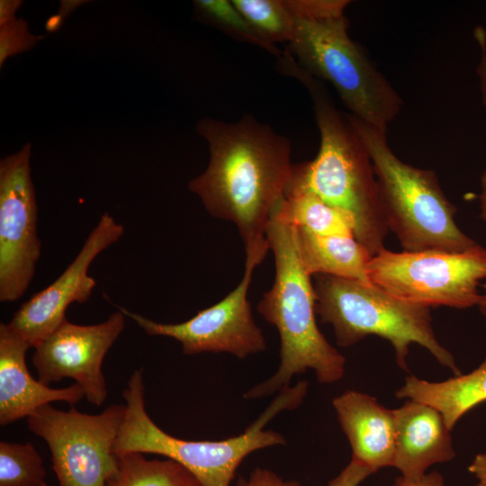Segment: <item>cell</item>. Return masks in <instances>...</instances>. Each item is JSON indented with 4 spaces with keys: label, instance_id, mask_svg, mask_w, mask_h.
<instances>
[{
    "label": "cell",
    "instance_id": "obj_16",
    "mask_svg": "<svg viewBox=\"0 0 486 486\" xmlns=\"http://www.w3.org/2000/svg\"><path fill=\"white\" fill-rule=\"evenodd\" d=\"M332 405L350 444L352 459L374 472L393 467L396 441L393 410L355 390L335 397Z\"/></svg>",
    "mask_w": 486,
    "mask_h": 486
},
{
    "label": "cell",
    "instance_id": "obj_5",
    "mask_svg": "<svg viewBox=\"0 0 486 486\" xmlns=\"http://www.w3.org/2000/svg\"><path fill=\"white\" fill-rule=\"evenodd\" d=\"M371 158L389 230L405 251H465L478 245L455 222V206L445 195L433 170L401 161L386 133L345 113Z\"/></svg>",
    "mask_w": 486,
    "mask_h": 486
},
{
    "label": "cell",
    "instance_id": "obj_3",
    "mask_svg": "<svg viewBox=\"0 0 486 486\" xmlns=\"http://www.w3.org/2000/svg\"><path fill=\"white\" fill-rule=\"evenodd\" d=\"M269 249L274 253L275 277L272 288L258 303L257 310L280 336V364L268 380L243 395L258 399L289 386L295 374L310 369L320 383H333L345 374L346 358L326 339L316 322V294L311 275L300 256L296 227L277 211L266 227Z\"/></svg>",
    "mask_w": 486,
    "mask_h": 486
},
{
    "label": "cell",
    "instance_id": "obj_22",
    "mask_svg": "<svg viewBox=\"0 0 486 486\" xmlns=\"http://www.w3.org/2000/svg\"><path fill=\"white\" fill-rule=\"evenodd\" d=\"M248 22L268 41L289 44L294 17L284 0H231Z\"/></svg>",
    "mask_w": 486,
    "mask_h": 486
},
{
    "label": "cell",
    "instance_id": "obj_13",
    "mask_svg": "<svg viewBox=\"0 0 486 486\" xmlns=\"http://www.w3.org/2000/svg\"><path fill=\"white\" fill-rule=\"evenodd\" d=\"M123 233L122 224L108 212L103 213L74 260L53 283L20 306L6 323L9 328L30 347L38 346L66 320V310L72 302L83 303L89 299L96 284L88 274L89 266Z\"/></svg>",
    "mask_w": 486,
    "mask_h": 486
},
{
    "label": "cell",
    "instance_id": "obj_14",
    "mask_svg": "<svg viewBox=\"0 0 486 486\" xmlns=\"http://www.w3.org/2000/svg\"><path fill=\"white\" fill-rule=\"evenodd\" d=\"M30 346L0 323V425L6 426L53 401L76 404L85 396L76 382L65 388H50L30 374L25 355Z\"/></svg>",
    "mask_w": 486,
    "mask_h": 486
},
{
    "label": "cell",
    "instance_id": "obj_11",
    "mask_svg": "<svg viewBox=\"0 0 486 486\" xmlns=\"http://www.w3.org/2000/svg\"><path fill=\"white\" fill-rule=\"evenodd\" d=\"M256 266L254 262L246 260L243 277L233 291L216 304L181 323H160L123 307L119 310L147 334L168 337L180 342L184 355L224 352L244 359L266 349L265 337L253 320L248 300Z\"/></svg>",
    "mask_w": 486,
    "mask_h": 486
},
{
    "label": "cell",
    "instance_id": "obj_18",
    "mask_svg": "<svg viewBox=\"0 0 486 486\" xmlns=\"http://www.w3.org/2000/svg\"><path fill=\"white\" fill-rule=\"evenodd\" d=\"M296 237L302 265L310 275L327 274L373 284L367 273L372 255L355 237L320 236L298 227Z\"/></svg>",
    "mask_w": 486,
    "mask_h": 486
},
{
    "label": "cell",
    "instance_id": "obj_21",
    "mask_svg": "<svg viewBox=\"0 0 486 486\" xmlns=\"http://www.w3.org/2000/svg\"><path fill=\"white\" fill-rule=\"evenodd\" d=\"M194 8L196 17L203 22L217 27L236 40L261 48L278 60L283 57L284 52L254 28L231 0H196L194 1Z\"/></svg>",
    "mask_w": 486,
    "mask_h": 486
},
{
    "label": "cell",
    "instance_id": "obj_32",
    "mask_svg": "<svg viewBox=\"0 0 486 486\" xmlns=\"http://www.w3.org/2000/svg\"><path fill=\"white\" fill-rule=\"evenodd\" d=\"M20 0L0 1V26L9 23L16 19L15 13L22 6Z\"/></svg>",
    "mask_w": 486,
    "mask_h": 486
},
{
    "label": "cell",
    "instance_id": "obj_31",
    "mask_svg": "<svg viewBox=\"0 0 486 486\" xmlns=\"http://www.w3.org/2000/svg\"><path fill=\"white\" fill-rule=\"evenodd\" d=\"M468 471L477 480L475 486H486V450L476 454L469 464Z\"/></svg>",
    "mask_w": 486,
    "mask_h": 486
},
{
    "label": "cell",
    "instance_id": "obj_28",
    "mask_svg": "<svg viewBox=\"0 0 486 486\" xmlns=\"http://www.w3.org/2000/svg\"><path fill=\"white\" fill-rule=\"evenodd\" d=\"M474 39L480 49V59L476 67V74L479 79V87L482 101L486 106V30L483 26L475 27L473 32Z\"/></svg>",
    "mask_w": 486,
    "mask_h": 486
},
{
    "label": "cell",
    "instance_id": "obj_6",
    "mask_svg": "<svg viewBox=\"0 0 486 486\" xmlns=\"http://www.w3.org/2000/svg\"><path fill=\"white\" fill-rule=\"evenodd\" d=\"M313 286L316 314L333 327L338 346L378 336L392 344L398 365L407 371L409 347L418 344L441 365L461 374L454 356L436 337L430 307L400 300L374 284L327 274H317Z\"/></svg>",
    "mask_w": 486,
    "mask_h": 486
},
{
    "label": "cell",
    "instance_id": "obj_10",
    "mask_svg": "<svg viewBox=\"0 0 486 486\" xmlns=\"http://www.w3.org/2000/svg\"><path fill=\"white\" fill-rule=\"evenodd\" d=\"M32 144L0 160V302L29 288L40 256L38 209L31 175Z\"/></svg>",
    "mask_w": 486,
    "mask_h": 486
},
{
    "label": "cell",
    "instance_id": "obj_29",
    "mask_svg": "<svg viewBox=\"0 0 486 486\" xmlns=\"http://www.w3.org/2000/svg\"><path fill=\"white\" fill-rule=\"evenodd\" d=\"M392 486H444V478L436 471L415 479H408L400 475Z\"/></svg>",
    "mask_w": 486,
    "mask_h": 486
},
{
    "label": "cell",
    "instance_id": "obj_12",
    "mask_svg": "<svg viewBox=\"0 0 486 486\" xmlns=\"http://www.w3.org/2000/svg\"><path fill=\"white\" fill-rule=\"evenodd\" d=\"M124 328L125 315L120 310L94 325L74 324L66 319L34 347L32 361L39 381L50 385L72 378L90 403L103 405L107 397L103 361Z\"/></svg>",
    "mask_w": 486,
    "mask_h": 486
},
{
    "label": "cell",
    "instance_id": "obj_4",
    "mask_svg": "<svg viewBox=\"0 0 486 486\" xmlns=\"http://www.w3.org/2000/svg\"><path fill=\"white\" fill-rule=\"evenodd\" d=\"M302 380L281 390L269 406L240 435L224 440H184L162 430L145 410L142 370H136L128 381L122 397L125 413L113 452L156 454L172 459L190 471L202 486H230L243 460L259 449L286 444L284 436L266 430L278 413L298 408L308 392Z\"/></svg>",
    "mask_w": 486,
    "mask_h": 486
},
{
    "label": "cell",
    "instance_id": "obj_33",
    "mask_svg": "<svg viewBox=\"0 0 486 486\" xmlns=\"http://www.w3.org/2000/svg\"><path fill=\"white\" fill-rule=\"evenodd\" d=\"M480 215L486 222V169L481 176V192L479 195Z\"/></svg>",
    "mask_w": 486,
    "mask_h": 486
},
{
    "label": "cell",
    "instance_id": "obj_19",
    "mask_svg": "<svg viewBox=\"0 0 486 486\" xmlns=\"http://www.w3.org/2000/svg\"><path fill=\"white\" fill-rule=\"evenodd\" d=\"M278 212L291 224L320 236H353L349 220L313 193L287 194L276 205Z\"/></svg>",
    "mask_w": 486,
    "mask_h": 486
},
{
    "label": "cell",
    "instance_id": "obj_30",
    "mask_svg": "<svg viewBox=\"0 0 486 486\" xmlns=\"http://www.w3.org/2000/svg\"><path fill=\"white\" fill-rule=\"evenodd\" d=\"M84 2L82 1H62L58 14L51 16L47 23L46 29L49 32H55L62 25L63 21L69 15V14L76 8L78 5H81Z\"/></svg>",
    "mask_w": 486,
    "mask_h": 486
},
{
    "label": "cell",
    "instance_id": "obj_1",
    "mask_svg": "<svg viewBox=\"0 0 486 486\" xmlns=\"http://www.w3.org/2000/svg\"><path fill=\"white\" fill-rule=\"evenodd\" d=\"M196 130L209 144L210 161L188 187L211 215L237 226L246 260L258 266L269 250L272 212L291 178V142L250 114L235 122L203 118Z\"/></svg>",
    "mask_w": 486,
    "mask_h": 486
},
{
    "label": "cell",
    "instance_id": "obj_15",
    "mask_svg": "<svg viewBox=\"0 0 486 486\" xmlns=\"http://www.w3.org/2000/svg\"><path fill=\"white\" fill-rule=\"evenodd\" d=\"M395 459L393 467L408 479L418 478L435 464L455 457L451 430L434 407L409 400L393 410Z\"/></svg>",
    "mask_w": 486,
    "mask_h": 486
},
{
    "label": "cell",
    "instance_id": "obj_25",
    "mask_svg": "<svg viewBox=\"0 0 486 486\" xmlns=\"http://www.w3.org/2000/svg\"><path fill=\"white\" fill-rule=\"evenodd\" d=\"M295 17L325 18L345 14L348 0H284Z\"/></svg>",
    "mask_w": 486,
    "mask_h": 486
},
{
    "label": "cell",
    "instance_id": "obj_27",
    "mask_svg": "<svg viewBox=\"0 0 486 486\" xmlns=\"http://www.w3.org/2000/svg\"><path fill=\"white\" fill-rule=\"evenodd\" d=\"M236 486H302L297 481H284L274 472L256 468L248 478L240 477Z\"/></svg>",
    "mask_w": 486,
    "mask_h": 486
},
{
    "label": "cell",
    "instance_id": "obj_7",
    "mask_svg": "<svg viewBox=\"0 0 486 486\" xmlns=\"http://www.w3.org/2000/svg\"><path fill=\"white\" fill-rule=\"evenodd\" d=\"M294 17L286 50L317 79L328 82L352 116L387 133L403 101L364 50L348 35L345 14Z\"/></svg>",
    "mask_w": 486,
    "mask_h": 486
},
{
    "label": "cell",
    "instance_id": "obj_20",
    "mask_svg": "<svg viewBox=\"0 0 486 486\" xmlns=\"http://www.w3.org/2000/svg\"><path fill=\"white\" fill-rule=\"evenodd\" d=\"M107 486H202L185 467L172 460H148L134 452L118 456V471Z\"/></svg>",
    "mask_w": 486,
    "mask_h": 486
},
{
    "label": "cell",
    "instance_id": "obj_9",
    "mask_svg": "<svg viewBox=\"0 0 486 486\" xmlns=\"http://www.w3.org/2000/svg\"><path fill=\"white\" fill-rule=\"evenodd\" d=\"M124 413L121 404L95 415L48 404L34 410L27 423L48 444L59 486H107L118 471L113 446Z\"/></svg>",
    "mask_w": 486,
    "mask_h": 486
},
{
    "label": "cell",
    "instance_id": "obj_17",
    "mask_svg": "<svg viewBox=\"0 0 486 486\" xmlns=\"http://www.w3.org/2000/svg\"><path fill=\"white\" fill-rule=\"evenodd\" d=\"M396 397L434 407L441 412L452 431L465 413L486 401V356L473 371L441 382L409 375L396 392Z\"/></svg>",
    "mask_w": 486,
    "mask_h": 486
},
{
    "label": "cell",
    "instance_id": "obj_2",
    "mask_svg": "<svg viewBox=\"0 0 486 486\" xmlns=\"http://www.w3.org/2000/svg\"><path fill=\"white\" fill-rule=\"evenodd\" d=\"M284 75L308 90L320 130V149L313 160L293 164L284 195L313 193L341 212L353 227L355 238L373 256L384 248L389 229L367 149L345 113L339 112L321 82L294 60L286 61Z\"/></svg>",
    "mask_w": 486,
    "mask_h": 486
},
{
    "label": "cell",
    "instance_id": "obj_26",
    "mask_svg": "<svg viewBox=\"0 0 486 486\" xmlns=\"http://www.w3.org/2000/svg\"><path fill=\"white\" fill-rule=\"evenodd\" d=\"M374 473L371 469L351 458L349 464L328 482V486H359Z\"/></svg>",
    "mask_w": 486,
    "mask_h": 486
},
{
    "label": "cell",
    "instance_id": "obj_23",
    "mask_svg": "<svg viewBox=\"0 0 486 486\" xmlns=\"http://www.w3.org/2000/svg\"><path fill=\"white\" fill-rule=\"evenodd\" d=\"M40 454L32 444L0 442V486H48Z\"/></svg>",
    "mask_w": 486,
    "mask_h": 486
},
{
    "label": "cell",
    "instance_id": "obj_8",
    "mask_svg": "<svg viewBox=\"0 0 486 486\" xmlns=\"http://www.w3.org/2000/svg\"><path fill=\"white\" fill-rule=\"evenodd\" d=\"M371 283L391 295L415 304L467 309L478 306L481 281L486 279V248L392 252L373 256Z\"/></svg>",
    "mask_w": 486,
    "mask_h": 486
},
{
    "label": "cell",
    "instance_id": "obj_34",
    "mask_svg": "<svg viewBox=\"0 0 486 486\" xmlns=\"http://www.w3.org/2000/svg\"><path fill=\"white\" fill-rule=\"evenodd\" d=\"M477 307L481 313L486 317V282L482 285V292L481 293V299Z\"/></svg>",
    "mask_w": 486,
    "mask_h": 486
},
{
    "label": "cell",
    "instance_id": "obj_24",
    "mask_svg": "<svg viewBox=\"0 0 486 486\" xmlns=\"http://www.w3.org/2000/svg\"><path fill=\"white\" fill-rule=\"evenodd\" d=\"M43 38L31 33L22 18L0 26V68L8 58L32 49Z\"/></svg>",
    "mask_w": 486,
    "mask_h": 486
}]
</instances>
